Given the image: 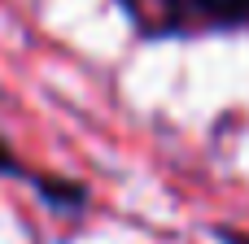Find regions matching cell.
Returning a JSON list of instances; mask_svg holds the SVG:
<instances>
[{
    "instance_id": "cell-1",
    "label": "cell",
    "mask_w": 249,
    "mask_h": 244,
    "mask_svg": "<svg viewBox=\"0 0 249 244\" xmlns=\"http://www.w3.org/2000/svg\"><path fill=\"white\" fill-rule=\"evenodd\" d=\"M210 22H219V26H241L249 22V0H193Z\"/></svg>"
},
{
    "instance_id": "cell-2",
    "label": "cell",
    "mask_w": 249,
    "mask_h": 244,
    "mask_svg": "<svg viewBox=\"0 0 249 244\" xmlns=\"http://www.w3.org/2000/svg\"><path fill=\"white\" fill-rule=\"evenodd\" d=\"M219 240H223V244H249L245 236H232V231H219Z\"/></svg>"
}]
</instances>
